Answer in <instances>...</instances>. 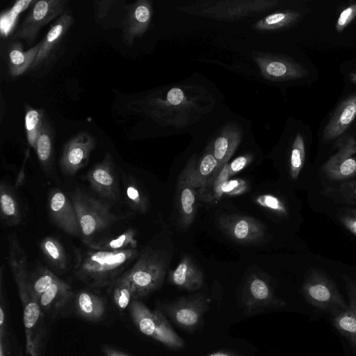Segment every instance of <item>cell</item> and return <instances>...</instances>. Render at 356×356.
Returning a JSON list of instances; mask_svg holds the SVG:
<instances>
[{"instance_id":"cell-1","label":"cell","mask_w":356,"mask_h":356,"mask_svg":"<svg viewBox=\"0 0 356 356\" xmlns=\"http://www.w3.org/2000/svg\"><path fill=\"white\" fill-rule=\"evenodd\" d=\"M138 254L137 248L118 251L76 249L74 273L78 280L92 287L108 286Z\"/></svg>"},{"instance_id":"cell-2","label":"cell","mask_w":356,"mask_h":356,"mask_svg":"<svg viewBox=\"0 0 356 356\" xmlns=\"http://www.w3.org/2000/svg\"><path fill=\"white\" fill-rule=\"evenodd\" d=\"M71 200L77 215L81 236L86 245L93 241L95 235L129 216L116 215L108 205L79 188L72 193Z\"/></svg>"},{"instance_id":"cell-3","label":"cell","mask_w":356,"mask_h":356,"mask_svg":"<svg viewBox=\"0 0 356 356\" xmlns=\"http://www.w3.org/2000/svg\"><path fill=\"white\" fill-rule=\"evenodd\" d=\"M168 268L165 254L146 248L131 268L123 275L130 282L135 300L144 298L161 287Z\"/></svg>"},{"instance_id":"cell-4","label":"cell","mask_w":356,"mask_h":356,"mask_svg":"<svg viewBox=\"0 0 356 356\" xmlns=\"http://www.w3.org/2000/svg\"><path fill=\"white\" fill-rule=\"evenodd\" d=\"M307 302L334 316L348 307L337 286L322 269H309L302 287Z\"/></svg>"},{"instance_id":"cell-5","label":"cell","mask_w":356,"mask_h":356,"mask_svg":"<svg viewBox=\"0 0 356 356\" xmlns=\"http://www.w3.org/2000/svg\"><path fill=\"white\" fill-rule=\"evenodd\" d=\"M129 310L134 324L142 334L171 349L184 347V341L160 311L149 309L138 300L131 302Z\"/></svg>"},{"instance_id":"cell-6","label":"cell","mask_w":356,"mask_h":356,"mask_svg":"<svg viewBox=\"0 0 356 356\" xmlns=\"http://www.w3.org/2000/svg\"><path fill=\"white\" fill-rule=\"evenodd\" d=\"M23 308L26 350L29 356H44L47 338L45 314L31 293L29 284H17Z\"/></svg>"},{"instance_id":"cell-7","label":"cell","mask_w":356,"mask_h":356,"mask_svg":"<svg viewBox=\"0 0 356 356\" xmlns=\"http://www.w3.org/2000/svg\"><path fill=\"white\" fill-rule=\"evenodd\" d=\"M66 0L36 1L10 40L24 41L31 45L41 29L67 11Z\"/></svg>"},{"instance_id":"cell-8","label":"cell","mask_w":356,"mask_h":356,"mask_svg":"<svg viewBox=\"0 0 356 356\" xmlns=\"http://www.w3.org/2000/svg\"><path fill=\"white\" fill-rule=\"evenodd\" d=\"M74 22V17L65 11L56 19L43 39L38 55L29 72L44 70L56 60L61 51V45L69 29Z\"/></svg>"},{"instance_id":"cell-9","label":"cell","mask_w":356,"mask_h":356,"mask_svg":"<svg viewBox=\"0 0 356 356\" xmlns=\"http://www.w3.org/2000/svg\"><path fill=\"white\" fill-rule=\"evenodd\" d=\"M337 147V152L323 165L322 171L330 180L343 182L356 176V137H343Z\"/></svg>"},{"instance_id":"cell-10","label":"cell","mask_w":356,"mask_h":356,"mask_svg":"<svg viewBox=\"0 0 356 356\" xmlns=\"http://www.w3.org/2000/svg\"><path fill=\"white\" fill-rule=\"evenodd\" d=\"M220 229L232 240L241 244H255L263 240L264 225L259 220L243 215L224 214L218 218Z\"/></svg>"},{"instance_id":"cell-11","label":"cell","mask_w":356,"mask_h":356,"mask_svg":"<svg viewBox=\"0 0 356 356\" xmlns=\"http://www.w3.org/2000/svg\"><path fill=\"white\" fill-rule=\"evenodd\" d=\"M96 145V138L88 131H79L70 138L65 144L60 159L63 172L74 176L88 163Z\"/></svg>"},{"instance_id":"cell-12","label":"cell","mask_w":356,"mask_h":356,"mask_svg":"<svg viewBox=\"0 0 356 356\" xmlns=\"http://www.w3.org/2000/svg\"><path fill=\"white\" fill-rule=\"evenodd\" d=\"M163 308L172 321L188 331L196 329L207 310L208 304L202 294L182 297L165 305Z\"/></svg>"},{"instance_id":"cell-13","label":"cell","mask_w":356,"mask_h":356,"mask_svg":"<svg viewBox=\"0 0 356 356\" xmlns=\"http://www.w3.org/2000/svg\"><path fill=\"white\" fill-rule=\"evenodd\" d=\"M243 303L248 313L284 307L286 303L274 294L269 282L257 274L251 275L245 285Z\"/></svg>"},{"instance_id":"cell-14","label":"cell","mask_w":356,"mask_h":356,"mask_svg":"<svg viewBox=\"0 0 356 356\" xmlns=\"http://www.w3.org/2000/svg\"><path fill=\"white\" fill-rule=\"evenodd\" d=\"M253 59L262 76L274 81H285L307 76L309 71L300 63L284 57L257 55Z\"/></svg>"},{"instance_id":"cell-15","label":"cell","mask_w":356,"mask_h":356,"mask_svg":"<svg viewBox=\"0 0 356 356\" xmlns=\"http://www.w3.org/2000/svg\"><path fill=\"white\" fill-rule=\"evenodd\" d=\"M124 15L122 22V40L131 47L136 38L143 35L148 29L152 16L149 1L138 0L124 6Z\"/></svg>"},{"instance_id":"cell-16","label":"cell","mask_w":356,"mask_h":356,"mask_svg":"<svg viewBox=\"0 0 356 356\" xmlns=\"http://www.w3.org/2000/svg\"><path fill=\"white\" fill-rule=\"evenodd\" d=\"M86 178L91 188L100 197L114 202L119 200L118 179L109 153L87 173Z\"/></svg>"},{"instance_id":"cell-17","label":"cell","mask_w":356,"mask_h":356,"mask_svg":"<svg viewBox=\"0 0 356 356\" xmlns=\"http://www.w3.org/2000/svg\"><path fill=\"white\" fill-rule=\"evenodd\" d=\"M49 216L54 223L65 233L81 236L77 215L72 200L60 190L51 191L49 198Z\"/></svg>"},{"instance_id":"cell-18","label":"cell","mask_w":356,"mask_h":356,"mask_svg":"<svg viewBox=\"0 0 356 356\" xmlns=\"http://www.w3.org/2000/svg\"><path fill=\"white\" fill-rule=\"evenodd\" d=\"M341 277L345 283L348 304L346 309L332 317V322L356 353V280L346 275Z\"/></svg>"},{"instance_id":"cell-19","label":"cell","mask_w":356,"mask_h":356,"mask_svg":"<svg viewBox=\"0 0 356 356\" xmlns=\"http://www.w3.org/2000/svg\"><path fill=\"white\" fill-rule=\"evenodd\" d=\"M356 118V92H354L336 107L324 127L322 139L329 142L344 134Z\"/></svg>"},{"instance_id":"cell-20","label":"cell","mask_w":356,"mask_h":356,"mask_svg":"<svg viewBox=\"0 0 356 356\" xmlns=\"http://www.w3.org/2000/svg\"><path fill=\"white\" fill-rule=\"evenodd\" d=\"M40 42L24 51L20 41L10 40L2 51L7 65L8 74L11 78H17L30 71L38 55Z\"/></svg>"},{"instance_id":"cell-21","label":"cell","mask_w":356,"mask_h":356,"mask_svg":"<svg viewBox=\"0 0 356 356\" xmlns=\"http://www.w3.org/2000/svg\"><path fill=\"white\" fill-rule=\"evenodd\" d=\"M222 169L218 166L212 147H209L198 161L192 157L181 173L197 191L216 177Z\"/></svg>"},{"instance_id":"cell-22","label":"cell","mask_w":356,"mask_h":356,"mask_svg":"<svg viewBox=\"0 0 356 356\" xmlns=\"http://www.w3.org/2000/svg\"><path fill=\"white\" fill-rule=\"evenodd\" d=\"M168 282L180 289L193 291L202 286L204 275L191 257L184 256L178 266L169 271Z\"/></svg>"},{"instance_id":"cell-23","label":"cell","mask_w":356,"mask_h":356,"mask_svg":"<svg viewBox=\"0 0 356 356\" xmlns=\"http://www.w3.org/2000/svg\"><path fill=\"white\" fill-rule=\"evenodd\" d=\"M74 297L69 284L57 277L51 286L40 296L39 305L46 314L56 316Z\"/></svg>"},{"instance_id":"cell-24","label":"cell","mask_w":356,"mask_h":356,"mask_svg":"<svg viewBox=\"0 0 356 356\" xmlns=\"http://www.w3.org/2000/svg\"><path fill=\"white\" fill-rule=\"evenodd\" d=\"M74 310L81 318L93 323L102 321L107 311L103 298L86 290L79 291L74 297Z\"/></svg>"},{"instance_id":"cell-25","label":"cell","mask_w":356,"mask_h":356,"mask_svg":"<svg viewBox=\"0 0 356 356\" xmlns=\"http://www.w3.org/2000/svg\"><path fill=\"white\" fill-rule=\"evenodd\" d=\"M179 225L188 227L194 221L197 211V191L181 173L178 180Z\"/></svg>"},{"instance_id":"cell-26","label":"cell","mask_w":356,"mask_h":356,"mask_svg":"<svg viewBox=\"0 0 356 356\" xmlns=\"http://www.w3.org/2000/svg\"><path fill=\"white\" fill-rule=\"evenodd\" d=\"M243 134L234 124L226 126L215 140L212 150L220 168H222L234 153L242 140Z\"/></svg>"},{"instance_id":"cell-27","label":"cell","mask_w":356,"mask_h":356,"mask_svg":"<svg viewBox=\"0 0 356 356\" xmlns=\"http://www.w3.org/2000/svg\"><path fill=\"white\" fill-rule=\"evenodd\" d=\"M55 131L47 117L45 115L40 129L35 147L38 159L46 171L51 169L54 157Z\"/></svg>"},{"instance_id":"cell-28","label":"cell","mask_w":356,"mask_h":356,"mask_svg":"<svg viewBox=\"0 0 356 356\" xmlns=\"http://www.w3.org/2000/svg\"><path fill=\"white\" fill-rule=\"evenodd\" d=\"M0 210L2 222L6 226H16L22 220L19 203L11 186L2 181L0 185Z\"/></svg>"},{"instance_id":"cell-29","label":"cell","mask_w":356,"mask_h":356,"mask_svg":"<svg viewBox=\"0 0 356 356\" xmlns=\"http://www.w3.org/2000/svg\"><path fill=\"white\" fill-rule=\"evenodd\" d=\"M108 289L114 306L120 312L129 307L135 300L132 286L123 274L108 286Z\"/></svg>"},{"instance_id":"cell-30","label":"cell","mask_w":356,"mask_h":356,"mask_svg":"<svg viewBox=\"0 0 356 356\" xmlns=\"http://www.w3.org/2000/svg\"><path fill=\"white\" fill-rule=\"evenodd\" d=\"M136 236V230L129 229L115 238L93 241L86 245L92 249L104 251H118L137 248Z\"/></svg>"},{"instance_id":"cell-31","label":"cell","mask_w":356,"mask_h":356,"mask_svg":"<svg viewBox=\"0 0 356 356\" xmlns=\"http://www.w3.org/2000/svg\"><path fill=\"white\" fill-rule=\"evenodd\" d=\"M40 248L54 268L58 271L67 269V254L63 245L57 239L51 236L43 238L40 243Z\"/></svg>"},{"instance_id":"cell-32","label":"cell","mask_w":356,"mask_h":356,"mask_svg":"<svg viewBox=\"0 0 356 356\" xmlns=\"http://www.w3.org/2000/svg\"><path fill=\"white\" fill-rule=\"evenodd\" d=\"M301 17L300 13L287 10L282 12H277L267 15L264 18L258 21L255 25V29L258 30H275L287 27L293 24Z\"/></svg>"},{"instance_id":"cell-33","label":"cell","mask_w":356,"mask_h":356,"mask_svg":"<svg viewBox=\"0 0 356 356\" xmlns=\"http://www.w3.org/2000/svg\"><path fill=\"white\" fill-rule=\"evenodd\" d=\"M228 163L219 174L203 187L197 190V199L207 203H213L219 200L223 195L222 187L229 180Z\"/></svg>"},{"instance_id":"cell-34","label":"cell","mask_w":356,"mask_h":356,"mask_svg":"<svg viewBox=\"0 0 356 356\" xmlns=\"http://www.w3.org/2000/svg\"><path fill=\"white\" fill-rule=\"evenodd\" d=\"M124 186L127 204L134 211L145 213L149 207V201L134 179L128 175L124 176Z\"/></svg>"},{"instance_id":"cell-35","label":"cell","mask_w":356,"mask_h":356,"mask_svg":"<svg viewBox=\"0 0 356 356\" xmlns=\"http://www.w3.org/2000/svg\"><path fill=\"white\" fill-rule=\"evenodd\" d=\"M323 193L336 202L356 205V178L341 182L337 187H327Z\"/></svg>"},{"instance_id":"cell-36","label":"cell","mask_w":356,"mask_h":356,"mask_svg":"<svg viewBox=\"0 0 356 356\" xmlns=\"http://www.w3.org/2000/svg\"><path fill=\"white\" fill-rule=\"evenodd\" d=\"M25 108L24 119L27 140L29 145L35 149L45 113L43 110L34 108L30 106H26Z\"/></svg>"},{"instance_id":"cell-37","label":"cell","mask_w":356,"mask_h":356,"mask_svg":"<svg viewBox=\"0 0 356 356\" xmlns=\"http://www.w3.org/2000/svg\"><path fill=\"white\" fill-rule=\"evenodd\" d=\"M57 276L47 268H40L29 277V289L38 300L51 286Z\"/></svg>"},{"instance_id":"cell-38","label":"cell","mask_w":356,"mask_h":356,"mask_svg":"<svg viewBox=\"0 0 356 356\" xmlns=\"http://www.w3.org/2000/svg\"><path fill=\"white\" fill-rule=\"evenodd\" d=\"M306 149L305 140L302 134H297L293 141L289 157V175L296 180L305 161Z\"/></svg>"},{"instance_id":"cell-39","label":"cell","mask_w":356,"mask_h":356,"mask_svg":"<svg viewBox=\"0 0 356 356\" xmlns=\"http://www.w3.org/2000/svg\"><path fill=\"white\" fill-rule=\"evenodd\" d=\"M255 202L261 207L270 210L279 216L286 217L288 216V209L285 203L275 195L271 194L261 195L255 198Z\"/></svg>"},{"instance_id":"cell-40","label":"cell","mask_w":356,"mask_h":356,"mask_svg":"<svg viewBox=\"0 0 356 356\" xmlns=\"http://www.w3.org/2000/svg\"><path fill=\"white\" fill-rule=\"evenodd\" d=\"M337 217L346 229L356 236V209L348 207H342L339 209Z\"/></svg>"},{"instance_id":"cell-41","label":"cell","mask_w":356,"mask_h":356,"mask_svg":"<svg viewBox=\"0 0 356 356\" xmlns=\"http://www.w3.org/2000/svg\"><path fill=\"white\" fill-rule=\"evenodd\" d=\"M248 182L242 179H234L225 181L222 187V194L227 196H237L248 190Z\"/></svg>"},{"instance_id":"cell-42","label":"cell","mask_w":356,"mask_h":356,"mask_svg":"<svg viewBox=\"0 0 356 356\" xmlns=\"http://www.w3.org/2000/svg\"><path fill=\"white\" fill-rule=\"evenodd\" d=\"M356 17V3L345 7L339 13L335 24L337 32H342Z\"/></svg>"},{"instance_id":"cell-43","label":"cell","mask_w":356,"mask_h":356,"mask_svg":"<svg viewBox=\"0 0 356 356\" xmlns=\"http://www.w3.org/2000/svg\"><path fill=\"white\" fill-rule=\"evenodd\" d=\"M118 1L115 0H100L92 2L95 8V19L96 22H104L108 16L109 12Z\"/></svg>"},{"instance_id":"cell-44","label":"cell","mask_w":356,"mask_h":356,"mask_svg":"<svg viewBox=\"0 0 356 356\" xmlns=\"http://www.w3.org/2000/svg\"><path fill=\"white\" fill-rule=\"evenodd\" d=\"M253 159L254 156L251 154H246L235 159L230 163H228L229 176L232 177L241 171L248 166Z\"/></svg>"},{"instance_id":"cell-45","label":"cell","mask_w":356,"mask_h":356,"mask_svg":"<svg viewBox=\"0 0 356 356\" xmlns=\"http://www.w3.org/2000/svg\"><path fill=\"white\" fill-rule=\"evenodd\" d=\"M102 350L104 356H131L108 345H103Z\"/></svg>"},{"instance_id":"cell-46","label":"cell","mask_w":356,"mask_h":356,"mask_svg":"<svg viewBox=\"0 0 356 356\" xmlns=\"http://www.w3.org/2000/svg\"><path fill=\"white\" fill-rule=\"evenodd\" d=\"M207 356H238V355H235L234 353H227V352H217V353H213L210 354Z\"/></svg>"},{"instance_id":"cell-47","label":"cell","mask_w":356,"mask_h":356,"mask_svg":"<svg viewBox=\"0 0 356 356\" xmlns=\"http://www.w3.org/2000/svg\"><path fill=\"white\" fill-rule=\"evenodd\" d=\"M348 77L352 83L356 84V71L350 72L348 74Z\"/></svg>"}]
</instances>
